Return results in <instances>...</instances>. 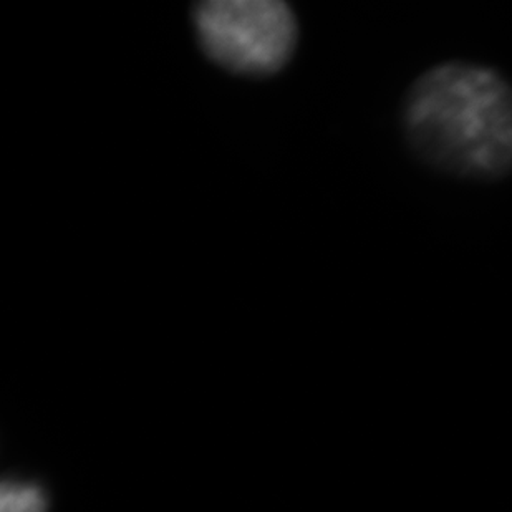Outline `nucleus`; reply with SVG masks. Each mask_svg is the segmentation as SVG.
Segmentation results:
<instances>
[{
	"instance_id": "f03ea898",
	"label": "nucleus",
	"mask_w": 512,
	"mask_h": 512,
	"mask_svg": "<svg viewBox=\"0 0 512 512\" xmlns=\"http://www.w3.org/2000/svg\"><path fill=\"white\" fill-rule=\"evenodd\" d=\"M194 22L204 50L236 72H274L294 49V14L281 0H208Z\"/></svg>"
},
{
	"instance_id": "7ed1b4c3",
	"label": "nucleus",
	"mask_w": 512,
	"mask_h": 512,
	"mask_svg": "<svg viewBox=\"0 0 512 512\" xmlns=\"http://www.w3.org/2000/svg\"><path fill=\"white\" fill-rule=\"evenodd\" d=\"M47 499L34 484L5 483L0 494V512H45Z\"/></svg>"
},
{
	"instance_id": "f257e3e1",
	"label": "nucleus",
	"mask_w": 512,
	"mask_h": 512,
	"mask_svg": "<svg viewBox=\"0 0 512 512\" xmlns=\"http://www.w3.org/2000/svg\"><path fill=\"white\" fill-rule=\"evenodd\" d=\"M400 125L411 155L436 173L478 183L512 174V83L498 68L431 65L406 90Z\"/></svg>"
}]
</instances>
